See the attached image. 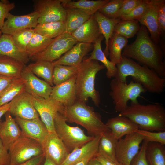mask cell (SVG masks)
Here are the masks:
<instances>
[{
    "instance_id": "cell-17",
    "label": "cell",
    "mask_w": 165,
    "mask_h": 165,
    "mask_svg": "<svg viewBox=\"0 0 165 165\" xmlns=\"http://www.w3.org/2000/svg\"><path fill=\"white\" fill-rule=\"evenodd\" d=\"M16 123L21 128L22 134L36 141L41 145L49 132L39 117L30 119H24L15 117Z\"/></svg>"
},
{
    "instance_id": "cell-6",
    "label": "cell",
    "mask_w": 165,
    "mask_h": 165,
    "mask_svg": "<svg viewBox=\"0 0 165 165\" xmlns=\"http://www.w3.org/2000/svg\"><path fill=\"white\" fill-rule=\"evenodd\" d=\"M111 90L109 95L112 98L116 112L119 113L127 108L128 101L136 102L138 98L146 91L140 84L132 80L128 84L114 78L110 84Z\"/></svg>"
},
{
    "instance_id": "cell-53",
    "label": "cell",
    "mask_w": 165,
    "mask_h": 165,
    "mask_svg": "<svg viewBox=\"0 0 165 165\" xmlns=\"http://www.w3.org/2000/svg\"><path fill=\"white\" fill-rule=\"evenodd\" d=\"M10 106V102L0 107V123L2 117L7 112L9 111Z\"/></svg>"
},
{
    "instance_id": "cell-3",
    "label": "cell",
    "mask_w": 165,
    "mask_h": 165,
    "mask_svg": "<svg viewBox=\"0 0 165 165\" xmlns=\"http://www.w3.org/2000/svg\"><path fill=\"white\" fill-rule=\"evenodd\" d=\"M119 116L127 117L138 126L139 129L150 131H165V109L159 103L146 105L131 102Z\"/></svg>"
},
{
    "instance_id": "cell-5",
    "label": "cell",
    "mask_w": 165,
    "mask_h": 165,
    "mask_svg": "<svg viewBox=\"0 0 165 165\" xmlns=\"http://www.w3.org/2000/svg\"><path fill=\"white\" fill-rule=\"evenodd\" d=\"M105 68L98 61L87 59L77 66L75 88L77 100L86 103L90 98L94 105L99 107L101 97L95 88V79L97 74Z\"/></svg>"
},
{
    "instance_id": "cell-13",
    "label": "cell",
    "mask_w": 165,
    "mask_h": 165,
    "mask_svg": "<svg viewBox=\"0 0 165 165\" xmlns=\"http://www.w3.org/2000/svg\"><path fill=\"white\" fill-rule=\"evenodd\" d=\"M9 112L15 117L24 119L39 118L32 96L25 91L10 102Z\"/></svg>"
},
{
    "instance_id": "cell-10",
    "label": "cell",
    "mask_w": 165,
    "mask_h": 165,
    "mask_svg": "<svg viewBox=\"0 0 165 165\" xmlns=\"http://www.w3.org/2000/svg\"><path fill=\"white\" fill-rule=\"evenodd\" d=\"M34 11L38 13V21L42 24L55 21H65L66 11L62 0H34Z\"/></svg>"
},
{
    "instance_id": "cell-19",
    "label": "cell",
    "mask_w": 165,
    "mask_h": 165,
    "mask_svg": "<svg viewBox=\"0 0 165 165\" xmlns=\"http://www.w3.org/2000/svg\"><path fill=\"white\" fill-rule=\"evenodd\" d=\"M93 48L92 44L78 42L59 59L53 62L54 65H62L77 67L84 57Z\"/></svg>"
},
{
    "instance_id": "cell-23",
    "label": "cell",
    "mask_w": 165,
    "mask_h": 165,
    "mask_svg": "<svg viewBox=\"0 0 165 165\" xmlns=\"http://www.w3.org/2000/svg\"><path fill=\"white\" fill-rule=\"evenodd\" d=\"M72 35L78 42L94 44L102 35L94 16L75 31Z\"/></svg>"
},
{
    "instance_id": "cell-8",
    "label": "cell",
    "mask_w": 165,
    "mask_h": 165,
    "mask_svg": "<svg viewBox=\"0 0 165 165\" xmlns=\"http://www.w3.org/2000/svg\"><path fill=\"white\" fill-rule=\"evenodd\" d=\"M8 151L10 165H19L44 154L40 143L22 134L11 145Z\"/></svg>"
},
{
    "instance_id": "cell-34",
    "label": "cell",
    "mask_w": 165,
    "mask_h": 165,
    "mask_svg": "<svg viewBox=\"0 0 165 165\" xmlns=\"http://www.w3.org/2000/svg\"><path fill=\"white\" fill-rule=\"evenodd\" d=\"M25 91V83L22 78L14 79L0 94V107L10 102Z\"/></svg>"
},
{
    "instance_id": "cell-51",
    "label": "cell",
    "mask_w": 165,
    "mask_h": 165,
    "mask_svg": "<svg viewBox=\"0 0 165 165\" xmlns=\"http://www.w3.org/2000/svg\"><path fill=\"white\" fill-rule=\"evenodd\" d=\"M95 157L102 165H123L117 161H113L108 160L98 154Z\"/></svg>"
},
{
    "instance_id": "cell-36",
    "label": "cell",
    "mask_w": 165,
    "mask_h": 165,
    "mask_svg": "<svg viewBox=\"0 0 165 165\" xmlns=\"http://www.w3.org/2000/svg\"><path fill=\"white\" fill-rule=\"evenodd\" d=\"M34 29L35 32L53 39L65 32L64 22L59 21L38 24Z\"/></svg>"
},
{
    "instance_id": "cell-46",
    "label": "cell",
    "mask_w": 165,
    "mask_h": 165,
    "mask_svg": "<svg viewBox=\"0 0 165 165\" xmlns=\"http://www.w3.org/2000/svg\"><path fill=\"white\" fill-rule=\"evenodd\" d=\"M142 0H124L117 16V18H120L131 12L142 2Z\"/></svg>"
},
{
    "instance_id": "cell-14",
    "label": "cell",
    "mask_w": 165,
    "mask_h": 165,
    "mask_svg": "<svg viewBox=\"0 0 165 165\" xmlns=\"http://www.w3.org/2000/svg\"><path fill=\"white\" fill-rule=\"evenodd\" d=\"M45 157L61 165L70 152L55 132H49L42 145Z\"/></svg>"
},
{
    "instance_id": "cell-33",
    "label": "cell",
    "mask_w": 165,
    "mask_h": 165,
    "mask_svg": "<svg viewBox=\"0 0 165 165\" xmlns=\"http://www.w3.org/2000/svg\"><path fill=\"white\" fill-rule=\"evenodd\" d=\"M54 66L53 62L44 60L35 61L27 66L34 74L43 78L52 86H53V74Z\"/></svg>"
},
{
    "instance_id": "cell-2",
    "label": "cell",
    "mask_w": 165,
    "mask_h": 165,
    "mask_svg": "<svg viewBox=\"0 0 165 165\" xmlns=\"http://www.w3.org/2000/svg\"><path fill=\"white\" fill-rule=\"evenodd\" d=\"M117 74L114 78L127 82L130 76L134 82L141 84L149 92L161 94L165 87V79L160 76L154 70L140 64L134 60L123 57L121 61L116 65Z\"/></svg>"
},
{
    "instance_id": "cell-18",
    "label": "cell",
    "mask_w": 165,
    "mask_h": 165,
    "mask_svg": "<svg viewBox=\"0 0 165 165\" xmlns=\"http://www.w3.org/2000/svg\"><path fill=\"white\" fill-rule=\"evenodd\" d=\"M76 74L69 79L52 88L50 97L64 106H68L77 100L75 83Z\"/></svg>"
},
{
    "instance_id": "cell-47",
    "label": "cell",
    "mask_w": 165,
    "mask_h": 165,
    "mask_svg": "<svg viewBox=\"0 0 165 165\" xmlns=\"http://www.w3.org/2000/svg\"><path fill=\"white\" fill-rule=\"evenodd\" d=\"M157 14L161 36L165 31V0H157Z\"/></svg>"
},
{
    "instance_id": "cell-49",
    "label": "cell",
    "mask_w": 165,
    "mask_h": 165,
    "mask_svg": "<svg viewBox=\"0 0 165 165\" xmlns=\"http://www.w3.org/2000/svg\"><path fill=\"white\" fill-rule=\"evenodd\" d=\"M45 158L44 154L35 157L19 165H41Z\"/></svg>"
},
{
    "instance_id": "cell-22",
    "label": "cell",
    "mask_w": 165,
    "mask_h": 165,
    "mask_svg": "<svg viewBox=\"0 0 165 165\" xmlns=\"http://www.w3.org/2000/svg\"><path fill=\"white\" fill-rule=\"evenodd\" d=\"M105 124L118 140L139 129L138 126L128 118L119 116L108 119Z\"/></svg>"
},
{
    "instance_id": "cell-16",
    "label": "cell",
    "mask_w": 165,
    "mask_h": 165,
    "mask_svg": "<svg viewBox=\"0 0 165 165\" xmlns=\"http://www.w3.org/2000/svg\"><path fill=\"white\" fill-rule=\"evenodd\" d=\"M21 77L24 81L25 91L33 96L49 98L53 87L34 74L27 66L24 67Z\"/></svg>"
},
{
    "instance_id": "cell-50",
    "label": "cell",
    "mask_w": 165,
    "mask_h": 165,
    "mask_svg": "<svg viewBox=\"0 0 165 165\" xmlns=\"http://www.w3.org/2000/svg\"><path fill=\"white\" fill-rule=\"evenodd\" d=\"M14 79L0 75V94Z\"/></svg>"
},
{
    "instance_id": "cell-27",
    "label": "cell",
    "mask_w": 165,
    "mask_h": 165,
    "mask_svg": "<svg viewBox=\"0 0 165 165\" xmlns=\"http://www.w3.org/2000/svg\"><path fill=\"white\" fill-rule=\"evenodd\" d=\"M118 141L110 130L104 132L99 141L98 154L108 160L116 161V149Z\"/></svg>"
},
{
    "instance_id": "cell-52",
    "label": "cell",
    "mask_w": 165,
    "mask_h": 165,
    "mask_svg": "<svg viewBox=\"0 0 165 165\" xmlns=\"http://www.w3.org/2000/svg\"><path fill=\"white\" fill-rule=\"evenodd\" d=\"M97 155H90L73 165H88L90 160L92 158L96 157Z\"/></svg>"
},
{
    "instance_id": "cell-42",
    "label": "cell",
    "mask_w": 165,
    "mask_h": 165,
    "mask_svg": "<svg viewBox=\"0 0 165 165\" xmlns=\"http://www.w3.org/2000/svg\"><path fill=\"white\" fill-rule=\"evenodd\" d=\"M124 0H111L98 11L105 16L117 18V16Z\"/></svg>"
},
{
    "instance_id": "cell-29",
    "label": "cell",
    "mask_w": 165,
    "mask_h": 165,
    "mask_svg": "<svg viewBox=\"0 0 165 165\" xmlns=\"http://www.w3.org/2000/svg\"><path fill=\"white\" fill-rule=\"evenodd\" d=\"M104 38L103 36L101 35L93 44V51L90 53V56L87 59L101 62L107 69L106 74L107 77L108 79L114 78L117 73V68L116 65L107 59L102 50L101 42Z\"/></svg>"
},
{
    "instance_id": "cell-37",
    "label": "cell",
    "mask_w": 165,
    "mask_h": 165,
    "mask_svg": "<svg viewBox=\"0 0 165 165\" xmlns=\"http://www.w3.org/2000/svg\"><path fill=\"white\" fill-rule=\"evenodd\" d=\"M53 39L35 32L26 49V52L29 58L44 50Z\"/></svg>"
},
{
    "instance_id": "cell-7",
    "label": "cell",
    "mask_w": 165,
    "mask_h": 165,
    "mask_svg": "<svg viewBox=\"0 0 165 165\" xmlns=\"http://www.w3.org/2000/svg\"><path fill=\"white\" fill-rule=\"evenodd\" d=\"M55 132L71 152L84 145L94 137L87 136L83 130L78 126L68 125L64 116L58 112L54 119Z\"/></svg>"
},
{
    "instance_id": "cell-39",
    "label": "cell",
    "mask_w": 165,
    "mask_h": 165,
    "mask_svg": "<svg viewBox=\"0 0 165 165\" xmlns=\"http://www.w3.org/2000/svg\"><path fill=\"white\" fill-rule=\"evenodd\" d=\"M140 27L137 20H121L115 27L114 32L128 39L133 37L136 34Z\"/></svg>"
},
{
    "instance_id": "cell-26",
    "label": "cell",
    "mask_w": 165,
    "mask_h": 165,
    "mask_svg": "<svg viewBox=\"0 0 165 165\" xmlns=\"http://www.w3.org/2000/svg\"><path fill=\"white\" fill-rule=\"evenodd\" d=\"M93 16L98 24L101 34L105 38V47L103 52L107 57L109 54L108 49L109 40L114 33L115 27L121 21V20L120 18H108L98 11Z\"/></svg>"
},
{
    "instance_id": "cell-48",
    "label": "cell",
    "mask_w": 165,
    "mask_h": 165,
    "mask_svg": "<svg viewBox=\"0 0 165 165\" xmlns=\"http://www.w3.org/2000/svg\"><path fill=\"white\" fill-rule=\"evenodd\" d=\"M10 163L8 150L4 146L0 139V165H10Z\"/></svg>"
},
{
    "instance_id": "cell-38",
    "label": "cell",
    "mask_w": 165,
    "mask_h": 165,
    "mask_svg": "<svg viewBox=\"0 0 165 165\" xmlns=\"http://www.w3.org/2000/svg\"><path fill=\"white\" fill-rule=\"evenodd\" d=\"M77 67L57 65H55L53 74V83L58 85L66 81L75 75Z\"/></svg>"
},
{
    "instance_id": "cell-21",
    "label": "cell",
    "mask_w": 165,
    "mask_h": 165,
    "mask_svg": "<svg viewBox=\"0 0 165 165\" xmlns=\"http://www.w3.org/2000/svg\"><path fill=\"white\" fill-rule=\"evenodd\" d=\"M157 0H152L151 5L145 14L137 20L146 27L150 38L157 44L161 42V33L157 14Z\"/></svg>"
},
{
    "instance_id": "cell-35",
    "label": "cell",
    "mask_w": 165,
    "mask_h": 165,
    "mask_svg": "<svg viewBox=\"0 0 165 165\" xmlns=\"http://www.w3.org/2000/svg\"><path fill=\"white\" fill-rule=\"evenodd\" d=\"M146 155L149 165H165L164 145L156 142H148Z\"/></svg>"
},
{
    "instance_id": "cell-28",
    "label": "cell",
    "mask_w": 165,
    "mask_h": 165,
    "mask_svg": "<svg viewBox=\"0 0 165 165\" xmlns=\"http://www.w3.org/2000/svg\"><path fill=\"white\" fill-rule=\"evenodd\" d=\"M65 32L71 34L87 20L91 16L75 8H65Z\"/></svg>"
},
{
    "instance_id": "cell-9",
    "label": "cell",
    "mask_w": 165,
    "mask_h": 165,
    "mask_svg": "<svg viewBox=\"0 0 165 165\" xmlns=\"http://www.w3.org/2000/svg\"><path fill=\"white\" fill-rule=\"evenodd\" d=\"M78 42L71 34L64 32L53 39L41 52L30 58L35 62L44 60L53 62L59 59Z\"/></svg>"
},
{
    "instance_id": "cell-25",
    "label": "cell",
    "mask_w": 165,
    "mask_h": 165,
    "mask_svg": "<svg viewBox=\"0 0 165 165\" xmlns=\"http://www.w3.org/2000/svg\"><path fill=\"white\" fill-rule=\"evenodd\" d=\"M0 56L12 58L25 65L30 60L27 53L21 51L16 46L12 36L4 34L0 37Z\"/></svg>"
},
{
    "instance_id": "cell-32",
    "label": "cell",
    "mask_w": 165,
    "mask_h": 165,
    "mask_svg": "<svg viewBox=\"0 0 165 165\" xmlns=\"http://www.w3.org/2000/svg\"><path fill=\"white\" fill-rule=\"evenodd\" d=\"M128 39L113 33L110 38L108 45L109 56L110 61L117 65L122 61V50L127 45Z\"/></svg>"
},
{
    "instance_id": "cell-30",
    "label": "cell",
    "mask_w": 165,
    "mask_h": 165,
    "mask_svg": "<svg viewBox=\"0 0 165 165\" xmlns=\"http://www.w3.org/2000/svg\"><path fill=\"white\" fill-rule=\"evenodd\" d=\"M110 0H62L65 8H75L80 9L90 16L94 15Z\"/></svg>"
},
{
    "instance_id": "cell-55",
    "label": "cell",
    "mask_w": 165,
    "mask_h": 165,
    "mask_svg": "<svg viewBox=\"0 0 165 165\" xmlns=\"http://www.w3.org/2000/svg\"><path fill=\"white\" fill-rule=\"evenodd\" d=\"M41 165H57L47 157H45L43 163Z\"/></svg>"
},
{
    "instance_id": "cell-43",
    "label": "cell",
    "mask_w": 165,
    "mask_h": 165,
    "mask_svg": "<svg viewBox=\"0 0 165 165\" xmlns=\"http://www.w3.org/2000/svg\"><path fill=\"white\" fill-rule=\"evenodd\" d=\"M136 132L142 136L144 140L148 142H156L165 145V131H150L139 129Z\"/></svg>"
},
{
    "instance_id": "cell-31",
    "label": "cell",
    "mask_w": 165,
    "mask_h": 165,
    "mask_svg": "<svg viewBox=\"0 0 165 165\" xmlns=\"http://www.w3.org/2000/svg\"><path fill=\"white\" fill-rule=\"evenodd\" d=\"M25 65L12 58L0 56V75L14 79L20 78Z\"/></svg>"
},
{
    "instance_id": "cell-54",
    "label": "cell",
    "mask_w": 165,
    "mask_h": 165,
    "mask_svg": "<svg viewBox=\"0 0 165 165\" xmlns=\"http://www.w3.org/2000/svg\"><path fill=\"white\" fill-rule=\"evenodd\" d=\"M88 165H102L95 157L91 159L89 161Z\"/></svg>"
},
{
    "instance_id": "cell-41",
    "label": "cell",
    "mask_w": 165,
    "mask_h": 165,
    "mask_svg": "<svg viewBox=\"0 0 165 165\" xmlns=\"http://www.w3.org/2000/svg\"><path fill=\"white\" fill-rule=\"evenodd\" d=\"M152 0H142L141 2L128 14L120 19L122 21L137 20L141 17L150 7Z\"/></svg>"
},
{
    "instance_id": "cell-45",
    "label": "cell",
    "mask_w": 165,
    "mask_h": 165,
    "mask_svg": "<svg viewBox=\"0 0 165 165\" xmlns=\"http://www.w3.org/2000/svg\"><path fill=\"white\" fill-rule=\"evenodd\" d=\"M148 143L145 140H143L138 152L133 159L130 165H149L146 155Z\"/></svg>"
},
{
    "instance_id": "cell-11",
    "label": "cell",
    "mask_w": 165,
    "mask_h": 165,
    "mask_svg": "<svg viewBox=\"0 0 165 165\" xmlns=\"http://www.w3.org/2000/svg\"><path fill=\"white\" fill-rule=\"evenodd\" d=\"M143 137L137 132L127 134L118 140L116 149V161L123 165H130L138 152Z\"/></svg>"
},
{
    "instance_id": "cell-15",
    "label": "cell",
    "mask_w": 165,
    "mask_h": 165,
    "mask_svg": "<svg viewBox=\"0 0 165 165\" xmlns=\"http://www.w3.org/2000/svg\"><path fill=\"white\" fill-rule=\"evenodd\" d=\"M38 13L35 11L23 15L10 13L1 31L2 34L11 35L25 29L34 28L38 24Z\"/></svg>"
},
{
    "instance_id": "cell-40",
    "label": "cell",
    "mask_w": 165,
    "mask_h": 165,
    "mask_svg": "<svg viewBox=\"0 0 165 165\" xmlns=\"http://www.w3.org/2000/svg\"><path fill=\"white\" fill-rule=\"evenodd\" d=\"M35 33L33 28L21 30L11 35L16 46L21 51L26 52L27 46Z\"/></svg>"
},
{
    "instance_id": "cell-56",
    "label": "cell",
    "mask_w": 165,
    "mask_h": 165,
    "mask_svg": "<svg viewBox=\"0 0 165 165\" xmlns=\"http://www.w3.org/2000/svg\"><path fill=\"white\" fill-rule=\"evenodd\" d=\"M2 33L1 31V30H0V37L2 35Z\"/></svg>"
},
{
    "instance_id": "cell-4",
    "label": "cell",
    "mask_w": 165,
    "mask_h": 165,
    "mask_svg": "<svg viewBox=\"0 0 165 165\" xmlns=\"http://www.w3.org/2000/svg\"><path fill=\"white\" fill-rule=\"evenodd\" d=\"M60 112L64 116L66 122L82 126L91 136L101 135L110 130L102 121L100 114L86 103L77 100L70 105H63Z\"/></svg>"
},
{
    "instance_id": "cell-20",
    "label": "cell",
    "mask_w": 165,
    "mask_h": 165,
    "mask_svg": "<svg viewBox=\"0 0 165 165\" xmlns=\"http://www.w3.org/2000/svg\"><path fill=\"white\" fill-rule=\"evenodd\" d=\"M5 120L0 123V139L9 150L11 145L22 134L20 127L9 111L5 114Z\"/></svg>"
},
{
    "instance_id": "cell-24",
    "label": "cell",
    "mask_w": 165,
    "mask_h": 165,
    "mask_svg": "<svg viewBox=\"0 0 165 165\" xmlns=\"http://www.w3.org/2000/svg\"><path fill=\"white\" fill-rule=\"evenodd\" d=\"M102 134L94 137L91 141L71 152L61 165H73L90 155H97Z\"/></svg>"
},
{
    "instance_id": "cell-12",
    "label": "cell",
    "mask_w": 165,
    "mask_h": 165,
    "mask_svg": "<svg viewBox=\"0 0 165 165\" xmlns=\"http://www.w3.org/2000/svg\"><path fill=\"white\" fill-rule=\"evenodd\" d=\"M32 97L34 106L48 131L50 133L55 132L54 119L57 113L61 111L63 105L50 97L46 99Z\"/></svg>"
},
{
    "instance_id": "cell-1",
    "label": "cell",
    "mask_w": 165,
    "mask_h": 165,
    "mask_svg": "<svg viewBox=\"0 0 165 165\" xmlns=\"http://www.w3.org/2000/svg\"><path fill=\"white\" fill-rule=\"evenodd\" d=\"M136 34L135 41L124 48L122 57L136 60L140 64L148 67L165 78V51L152 41L144 26H141Z\"/></svg>"
},
{
    "instance_id": "cell-44",
    "label": "cell",
    "mask_w": 165,
    "mask_h": 165,
    "mask_svg": "<svg viewBox=\"0 0 165 165\" xmlns=\"http://www.w3.org/2000/svg\"><path fill=\"white\" fill-rule=\"evenodd\" d=\"M15 7V5L13 2H10L6 0L0 1V30L4 25L5 19L7 18L10 11Z\"/></svg>"
}]
</instances>
